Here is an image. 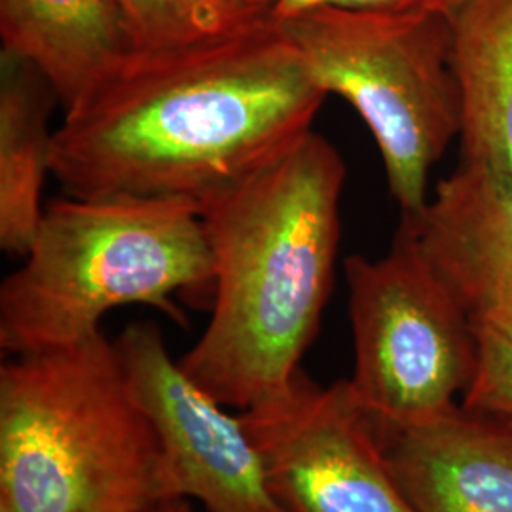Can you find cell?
Returning a JSON list of instances; mask_svg holds the SVG:
<instances>
[{
  "instance_id": "obj_3",
  "label": "cell",
  "mask_w": 512,
  "mask_h": 512,
  "mask_svg": "<svg viewBox=\"0 0 512 512\" xmlns=\"http://www.w3.org/2000/svg\"><path fill=\"white\" fill-rule=\"evenodd\" d=\"M160 440L97 332L0 368V512H156Z\"/></svg>"
},
{
  "instance_id": "obj_2",
  "label": "cell",
  "mask_w": 512,
  "mask_h": 512,
  "mask_svg": "<svg viewBox=\"0 0 512 512\" xmlns=\"http://www.w3.org/2000/svg\"><path fill=\"white\" fill-rule=\"evenodd\" d=\"M346 164L317 133L200 207L215 260L211 321L179 365L222 406L291 384L321 325Z\"/></svg>"
},
{
  "instance_id": "obj_16",
  "label": "cell",
  "mask_w": 512,
  "mask_h": 512,
  "mask_svg": "<svg viewBox=\"0 0 512 512\" xmlns=\"http://www.w3.org/2000/svg\"><path fill=\"white\" fill-rule=\"evenodd\" d=\"M465 0H272V18H291L304 10L317 6H338L348 10H365V12H391V14H408V12H429L454 16Z\"/></svg>"
},
{
  "instance_id": "obj_12",
  "label": "cell",
  "mask_w": 512,
  "mask_h": 512,
  "mask_svg": "<svg viewBox=\"0 0 512 512\" xmlns=\"http://www.w3.org/2000/svg\"><path fill=\"white\" fill-rule=\"evenodd\" d=\"M450 19L461 162L512 171V0H465Z\"/></svg>"
},
{
  "instance_id": "obj_1",
  "label": "cell",
  "mask_w": 512,
  "mask_h": 512,
  "mask_svg": "<svg viewBox=\"0 0 512 512\" xmlns=\"http://www.w3.org/2000/svg\"><path fill=\"white\" fill-rule=\"evenodd\" d=\"M327 93L275 18L194 46L131 50L55 129L71 198H169L198 209L310 133Z\"/></svg>"
},
{
  "instance_id": "obj_14",
  "label": "cell",
  "mask_w": 512,
  "mask_h": 512,
  "mask_svg": "<svg viewBox=\"0 0 512 512\" xmlns=\"http://www.w3.org/2000/svg\"><path fill=\"white\" fill-rule=\"evenodd\" d=\"M112 4L135 52L194 46L272 18V0H112Z\"/></svg>"
},
{
  "instance_id": "obj_7",
  "label": "cell",
  "mask_w": 512,
  "mask_h": 512,
  "mask_svg": "<svg viewBox=\"0 0 512 512\" xmlns=\"http://www.w3.org/2000/svg\"><path fill=\"white\" fill-rule=\"evenodd\" d=\"M287 512H418L349 380L291 384L239 414Z\"/></svg>"
},
{
  "instance_id": "obj_8",
  "label": "cell",
  "mask_w": 512,
  "mask_h": 512,
  "mask_svg": "<svg viewBox=\"0 0 512 512\" xmlns=\"http://www.w3.org/2000/svg\"><path fill=\"white\" fill-rule=\"evenodd\" d=\"M114 349L131 397L160 440L167 501L196 499L207 512H287L241 418L186 376L156 323H131Z\"/></svg>"
},
{
  "instance_id": "obj_9",
  "label": "cell",
  "mask_w": 512,
  "mask_h": 512,
  "mask_svg": "<svg viewBox=\"0 0 512 512\" xmlns=\"http://www.w3.org/2000/svg\"><path fill=\"white\" fill-rule=\"evenodd\" d=\"M401 222L471 319L512 313V171L461 162L433 202Z\"/></svg>"
},
{
  "instance_id": "obj_15",
  "label": "cell",
  "mask_w": 512,
  "mask_h": 512,
  "mask_svg": "<svg viewBox=\"0 0 512 512\" xmlns=\"http://www.w3.org/2000/svg\"><path fill=\"white\" fill-rule=\"evenodd\" d=\"M473 323L478 359L461 404L512 420V313L486 315Z\"/></svg>"
},
{
  "instance_id": "obj_13",
  "label": "cell",
  "mask_w": 512,
  "mask_h": 512,
  "mask_svg": "<svg viewBox=\"0 0 512 512\" xmlns=\"http://www.w3.org/2000/svg\"><path fill=\"white\" fill-rule=\"evenodd\" d=\"M48 80L16 55L2 52L0 78V247L27 255L42 222V188L52 173L57 103Z\"/></svg>"
},
{
  "instance_id": "obj_11",
  "label": "cell",
  "mask_w": 512,
  "mask_h": 512,
  "mask_svg": "<svg viewBox=\"0 0 512 512\" xmlns=\"http://www.w3.org/2000/svg\"><path fill=\"white\" fill-rule=\"evenodd\" d=\"M4 52L27 61L65 110L131 52L112 0H0Z\"/></svg>"
},
{
  "instance_id": "obj_17",
  "label": "cell",
  "mask_w": 512,
  "mask_h": 512,
  "mask_svg": "<svg viewBox=\"0 0 512 512\" xmlns=\"http://www.w3.org/2000/svg\"><path fill=\"white\" fill-rule=\"evenodd\" d=\"M156 512H194V509L188 499H175V501H169L162 505Z\"/></svg>"
},
{
  "instance_id": "obj_5",
  "label": "cell",
  "mask_w": 512,
  "mask_h": 512,
  "mask_svg": "<svg viewBox=\"0 0 512 512\" xmlns=\"http://www.w3.org/2000/svg\"><path fill=\"white\" fill-rule=\"evenodd\" d=\"M277 21L323 92L365 120L404 217L420 215L429 171L461 133L450 16L317 6Z\"/></svg>"
},
{
  "instance_id": "obj_6",
  "label": "cell",
  "mask_w": 512,
  "mask_h": 512,
  "mask_svg": "<svg viewBox=\"0 0 512 512\" xmlns=\"http://www.w3.org/2000/svg\"><path fill=\"white\" fill-rule=\"evenodd\" d=\"M355 368L349 382L374 423L414 427L452 412L475 376L473 319L427 266L401 222L378 260H346Z\"/></svg>"
},
{
  "instance_id": "obj_4",
  "label": "cell",
  "mask_w": 512,
  "mask_h": 512,
  "mask_svg": "<svg viewBox=\"0 0 512 512\" xmlns=\"http://www.w3.org/2000/svg\"><path fill=\"white\" fill-rule=\"evenodd\" d=\"M215 296L200 209L169 198H65L46 205L25 264L0 287L8 355L93 336L110 310L147 304L184 323L173 294Z\"/></svg>"
},
{
  "instance_id": "obj_10",
  "label": "cell",
  "mask_w": 512,
  "mask_h": 512,
  "mask_svg": "<svg viewBox=\"0 0 512 512\" xmlns=\"http://www.w3.org/2000/svg\"><path fill=\"white\" fill-rule=\"evenodd\" d=\"M374 427L416 511L512 512L511 418L459 404L423 425Z\"/></svg>"
}]
</instances>
